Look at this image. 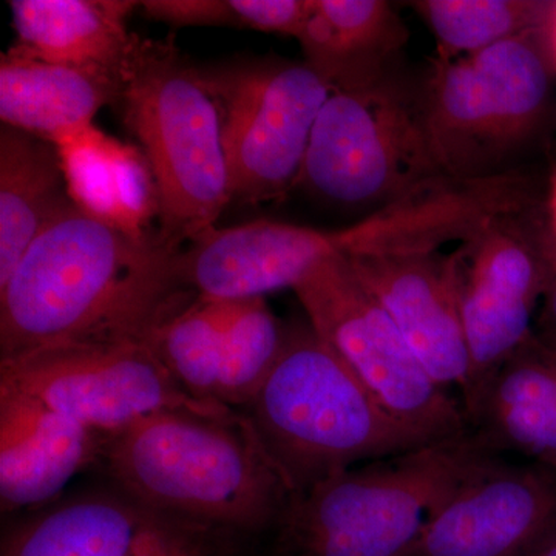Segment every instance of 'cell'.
<instances>
[{
	"instance_id": "19",
	"label": "cell",
	"mask_w": 556,
	"mask_h": 556,
	"mask_svg": "<svg viewBox=\"0 0 556 556\" xmlns=\"http://www.w3.org/2000/svg\"><path fill=\"white\" fill-rule=\"evenodd\" d=\"M479 444L556 468V351L535 334L507 358L467 417Z\"/></svg>"
},
{
	"instance_id": "26",
	"label": "cell",
	"mask_w": 556,
	"mask_h": 556,
	"mask_svg": "<svg viewBox=\"0 0 556 556\" xmlns=\"http://www.w3.org/2000/svg\"><path fill=\"white\" fill-rule=\"evenodd\" d=\"M533 334L540 342L556 351V247L552 241L551 277L538 309Z\"/></svg>"
},
{
	"instance_id": "1",
	"label": "cell",
	"mask_w": 556,
	"mask_h": 556,
	"mask_svg": "<svg viewBox=\"0 0 556 556\" xmlns=\"http://www.w3.org/2000/svg\"><path fill=\"white\" fill-rule=\"evenodd\" d=\"M179 249L138 240L72 200L0 285V358L70 342L137 340L181 289Z\"/></svg>"
},
{
	"instance_id": "10",
	"label": "cell",
	"mask_w": 556,
	"mask_h": 556,
	"mask_svg": "<svg viewBox=\"0 0 556 556\" xmlns=\"http://www.w3.org/2000/svg\"><path fill=\"white\" fill-rule=\"evenodd\" d=\"M222 118L230 197L276 200L298 185L329 87L305 62L243 61L201 68Z\"/></svg>"
},
{
	"instance_id": "9",
	"label": "cell",
	"mask_w": 556,
	"mask_h": 556,
	"mask_svg": "<svg viewBox=\"0 0 556 556\" xmlns=\"http://www.w3.org/2000/svg\"><path fill=\"white\" fill-rule=\"evenodd\" d=\"M457 305L470 353L466 417L490 380L533 334L551 277L546 203L486 223L452 252Z\"/></svg>"
},
{
	"instance_id": "18",
	"label": "cell",
	"mask_w": 556,
	"mask_h": 556,
	"mask_svg": "<svg viewBox=\"0 0 556 556\" xmlns=\"http://www.w3.org/2000/svg\"><path fill=\"white\" fill-rule=\"evenodd\" d=\"M295 39L329 90L353 91L399 72L408 28L387 0H309Z\"/></svg>"
},
{
	"instance_id": "23",
	"label": "cell",
	"mask_w": 556,
	"mask_h": 556,
	"mask_svg": "<svg viewBox=\"0 0 556 556\" xmlns=\"http://www.w3.org/2000/svg\"><path fill=\"white\" fill-rule=\"evenodd\" d=\"M70 201L56 144L3 126L0 130V285L33 240Z\"/></svg>"
},
{
	"instance_id": "8",
	"label": "cell",
	"mask_w": 556,
	"mask_h": 556,
	"mask_svg": "<svg viewBox=\"0 0 556 556\" xmlns=\"http://www.w3.org/2000/svg\"><path fill=\"white\" fill-rule=\"evenodd\" d=\"M294 292L318 338L388 415L430 442L470 433L460 401L430 378L343 255L321 260Z\"/></svg>"
},
{
	"instance_id": "24",
	"label": "cell",
	"mask_w": 556,
	"mask_h": 556,
	"mask_svg": "<svg viewBox=\"0 0 556 556\" xmlns=\"http://www.w3.org/2000/svg\"><path fill=\"white\" fill-rule=\"evenodd\" d=\"M433 33L439 61L490 49L551 25V0H416L409 2Z\"/></svg>"
},
{
	"instance_id": "11",
	"label": "cell",
	"mask_w": 556,
	"mask_h": 556,
	"mask_svg": "<svg viewBox=\"0 0 556 556\" xmlns=\"http://www.w3.org/2000/svg\"><path fill=\"white\" fill-rule=\"evenodd\" d=\"M0 387L27 394L108 439L163 412L237 413L193 401L137 340L58 343L0 358Z\"/></svg>"
},
{
	"instance_id": "13",
	"label": "cell",
	"mask_w": 556,
	"mask_h": 556,
	"mask_svg": "<svg viewBox=\"0 0 556 556\" xmlns=\"http://www.w3.org/2000/svg\"><path fill=\"white\" fill-rule=\"evenodd\" d=\"M556 536V468L484 460L404 556H527Z\"/></svg>"
},
{
	"instance_id": "27",
	"label": "cell",
	"mask_w": 556,
	"mask_h": 556,
	"mask_svg": "<svg viewBox=\"0 0 556 556\" xmlns=\"http://www.w3.org/2000/svg\"><path fill=\"white\" fill-rule=\"evenodd\" d=\"M546 218L547 228L551 232L552 241L556 247V170L552 175L551 182H548V190L546 195Z\"/></svg>"
},
{
	"instance_id": "17",
	"label": "cell",
	"mask_w": 556,
	"mask_h": 556,
	"mask_svg": "<svg viewBox=\"0 0 556 556\" xmlns=\"http://www.w3.org/2000/svg\"><path fill=\"white\" fill-rule=\"evenodd\" d=\"M109 439L20 391L0 387V506H46L101 463Z\"/></svg>"
},
{
	"instance_id": "29",
	"label": "cell",
	"mask_w": 556,
	"mask_h": 556,
	"mask_svg": "<svg viewBox=\"0 0 556 556\" xmlns=\"http://www.w3.org/2000/svg\"><path fill=\"white\" fill-rule=\"evenodd\" d=\"M551 43H552V54H554V64H555V72H556V2H555L554 14H552V22H551Z\"/></svg>"
},
{
	"instance_id": "7",
	"label": "cell",
	"mask_w": 556,
	"mask_h": 556,
	"mask_svg": "<svg viewBox=\"0 0 556 556\" xmlns=\"http://www.w3.org/2000/svg\"><path fill=\"white\" fill-rule=\"evenodd\" d=\"M441 177L419 83L396 72L365 89L329 93L298 185L325 203L368 215Z\"/></svg>"
},
{
	"instance_id": "20",
	"label": "cell",
	"mask_w": 556,
	"mask_h": 556,
	"mask_svg": "<svg viewBox=\"0 0 556 556\" xmlns=\"http://www.w3.org/2000/svg\"><path fill=\"white\" fill-rule=\"evenodd\" d=\"M14 49L68 67L98 70L123 79L139 38L127 22L129 0H11Z\"/></svg>"
},
{
	"instance_id": "28",
	"label": "cell",
	"mask_w": 556,
	"mask_h": 556,
	"mask_svg": "<svg viewBox=\"0 0 556 556\" xmlns=\"http://www.w3.org/2000/svg\"><path fill=\"white\" fill-rule=\"evenodd\" d=\"M527 556H556V536L552 538L546 544L538 547L536 551H533L532 554Z\"/></svg>"
},
{
	"instance_id": "12",
	"label": "cell",
	"mask_w": 556,
	"mask_h": 556,
	"mask_svg": "<svg viewBox=\"0 0 556 556\" xmlns=\"http://www.w3.org/2000/svg\"><path fill=\"white\" fill-rule=\"evenodd\" d=\"M287 325L266 298L219 299L181 289L142 342L193 401L249 407L276 364Z\"/></svg>"
},
{
	"instance_id": "22",
	"label": "cell",
	"mask_w": 556,
	"mask_h": 556,
	"mask_svg": "<svg viewBox=\"0 0 556 556\" xmlns=\"http://www.w3.org/2000/svg\"><path fill=\"white\" fill-rule=\"evenodd\" d=\"M70 200L138 240L152 239L159 190L148 160L135 146L91 126L58 139Z\"/></svg>"
},
{
	"instance_id": "5",
	"label": "cell",
	"mask_w": 556,
	"mask_h": 556,
	"mask_svg": "<svg viewBox=\"0 0 556 556\" xmlns=\"http://www.w3.org/2000/svg\"><path fill=\"white\" fill-rule=\"evenodd\" d=\"M116 105L155 178L156 237L181 249L232 201L217 101L177 47L139 39Z\"/></svg>"
},
{
	"instance_id": "25",
	"label": "cell",
	"mask_w": 556,
	"mask_h": 556,
	"mask_svg": "<svg viewBox=\"0 0 556 556\" xmlns=\"http://www.w3.org/2000/svg\"><path fill=\"white\" fill-rule=\"evenodd\" d=\"M150 21L172 27H230L298 38L306 0H144Z\"/></svg>"
},
{
	"instance_id": "3",
	"label": "cell",
	"mask_w": 556,
	"mask_h": 556,
	"mask_svg": "<svg viewBox=\"0 0 556 556\" xmlns=\"http://www.w3.org/2000/svg\"><path fill=\"white\" fill-rule=\"evenodd\" d=\"M244 412L294 497L348 468L433 444L388 415L308 320L287 325Z\"/></svg>"
},
{
	"instance_id": "4",
	"label": "cell",
	"mask_w": 556,
	"mask_h": 556,
	"mask_svg": "<svg viewBox=\"0 0 556 556\" xmlns=\"http://www.w3.org/2000/svg\"><path fill=\"white\" fill-rule=\"evenodd\" d=\"M555 75L551 25L468 56L434 60L419 91L442 174L486 179L521 169L519 160L546 129Z\"/></svg>"
},
{
	"instance_id": "21",
	"label": "cell",
	"mask_w": 556,
	"mask_h": 556,
	"mask_svg": "<svg viewBox=\"0 0 556 556\" xmlns=\"http://www.w3.org/2000/svg\"><path fill=\"white\" fill-rule=\"evenodd\" d=\"M123 79L98 70L36 60L11 47L0 58L3 126L47 141L93 126L105 105H116Z\"/></svg>"
},
{
	"instance_id": "6",
	"label": "cell",
	"mask_w": 556,
	"mask_h": 556,
	"mask_svg": "<svg viewBox=\"0 0 556 556\" xmlns=\"http://www.w3.org/2000/svg\"><path fill=\"white\" fill-rule=\"evenodd\" d=\"M473 434L348 468L292 500L288 556H404L428 519L489 457Z\"/></svg>"
},
{
	"instance_id": "15",
	"label": "cell",
	"mask_w": 556,
	"mask_h": 556,
	"mask_svg": "<svg viewBox=\"0 0 556 556\" xmlns=\"http://www.w3.org/2000/svg\"><path fill=\"white\" fill-rule=\"evenodd\" d=\"M345 258L430 378L450 393L459 391L463 399L470 379V353L452 254L431 251Z\"/></svg>"
},
{
	"instance_id": "14",
	"label": "cell",
	"mask_w": 556,
	"mask_h": 556,
	"mask_svg": "<svg viewBox=\"0 0 556 556\" xmlns=\"http://www.w3.org/2000/svg\"><path fill=\"white\" fill-rule=\"evenodd\" d=\"M229 536L113 489L68 497L22 522L2 556H228Z\"/></svg>"
},
{
	"instance_id": "16",
	"label": "cell",
	"mask_w": 556,
	"mask_h": 556,
	"mask_svg": "<svg viewBox=\"0 0 556 556\" xmlns=\"http://www.w3.org/2000/svg\"><path fill=\"white\" fill-rule=\"evenodd\" d=\"M327 230L291 223H244L211 228L179 249L175 270L182 288L208 298L255 299L298 287L331 257Z\"/></svg>"
},
{
	"instance_id": "2",
	"label": "cell",
	"mask_w": 556,
	"mask_h": 556,
	"mask_svg": "<svg viewBox=\"0 0 556 556\" xmlns=\"http://www.w3.org/2000/svg\"><path fill=\"white\" fill-rule=\"evenodd\" d=\"M100 464L131 500L229 535L278 527L294 500L239 412L146 417L109 439Z\"/></svg>"
}]
</instances>
